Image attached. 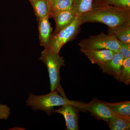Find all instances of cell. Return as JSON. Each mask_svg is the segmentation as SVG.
Wrapping results in <instances>:
<instances>
[{
    "mask_svg": "<svg viewBox=\"0 0 130 130\" xmlns=\"http://www.w3.org/2000/svg\"><path fill=\"white\" fill-rule=\"evenodd\" d=\"M79 17L83 24L100 23L106 25L108 28L130 24V10L114 6L94 8Z\"/></svg>",
    "mask_w": 130,
    "mask_h": 130,
    "instance_id": "obj_1",
    "label": "cell"
},
{
    "mask_svg": "<svg viewBox=\"0 0 130 130\" xmlns=\"http://www.w3.org/2000/svg\"><path fill=\"white\" fill-rule=\"evenodd\" d=\"M58 93L56 90L44 95H35L30 93L26 101V105L30 107L33 111H43L48 116L54 113L55 107L73 105L79 106L82 108L84 102L70 100Z\"/></svg>",
    "mask_w": 130,
    "mask_h": 130,
    "instance_id": "obj_2",
    "label": "cell"
},
{
    "mask_svg": "<svg viewBox=\"0 0 130 130\" xmlns=\"http://www.w3.org/2000/svg\"><path fill=\"white\" fill-rule=\"evenodd\" d=\"M39 59L45 64L48 71L51 91L56 90L61 95L66 96L60 84V69L65 66L63 56L44 49Z\"/></svg>",
    "mask_w": 130,
    "mask_h": 130,
    "instance_id": "obj_3",
    "label": "cell"
},
{
    "mask_svg": "<svg viewBox=\"0 0 130 130\" xmlns=\"http://www.w3.org/2000/svg\"><path fill=\"white\" fill-rule=\"evenodd\" d=\"M83 24L79 17L76 16L73 22L67 27L55 35L52 38L47 48L44 49L56 54H59L61 49L64 44L76 39L80 32Z\"/></svg>",
    "mask_w": 130,
    "mask_h": 130,
    "instance_id": "obj_4",
    "label": "cell"
},
{
    "mask_svg": "<svg viewBox=\"0 0 130 130\" xmlns=\"http://www.w3.org/2000/svg\"><path fill=\"white\" fill-rule=\"evenodd\" d=\"M80 48L93 49H108L119 52V40L113 35L102 32L81 40L78 43Z\"/></svg>",
    "mask_w": 130,
    "mask_h": 130,
    "instance_id": "obj_5",
    "label": "cell"
},
{
    "mask_svg": "<svg viewBox=\"0 0 130 130\" xmlns=\"http://www.w3.org/2000/svg\"><path fill=\"white\" fill-rule=\"evenodd\" d=\"M84 111H89L91 114L99 120L108 123L115 114L106 102L94 98L88 103H84L82 107Z\"/></svg>",
    "mask_w": 130,
    "mask_h": 130,
    "instance_id": "obj_6",
    "label": "cell"
},
{
    "mask_svg": "<svg viewBox=\"0 0 130 130\" xmlns=\"http://www.w3.org/2000/svg\"><path fill=\"white\" fill-rule=\"evenodd\" d=\"M84 111L81 107L73 105H63L59 109H54V113H58L64 116L66 130H79V112Z\"/></svg>",
    "mask_w": 130,
    "mask_h": 130,
    "instance_id": "obj_7",
    "label": "cell"
},
{
    "mask_svg": "<svg viewBox=\"0 0 130 130\" xmlns=\"http://www.w3.org/2000/svg\"><path fill=\"white\" fill-rule=\"evenodd\" d=\"M81 53L86 56L93 64L98 65L109 61L116 52L108 49L80 48Z\"/></svg>",
    "mask_w": 130,
    "mask_h": 130,
    "instance_id": "obj_8",
    "label": "cell"
},
{
    "mask_svg": "<svg viewBox=\"0 0 130 130\" xmlns=\"http://www.w3.org/2000/svg\"><path fill=\"white\" fill-rule=\"evenodd\" d=\"M124 59L120 53L116 52L108 62L98 66L103 72L112 76L119 81L120 73Z\"/></svg>",
    "mask_w": 130,
    "mask_h": 130,
    "instance_id": "obj_9",
    "label": "cell"
},
{
    "mask_svg": "<svg viewBox=\"0 0 130 130\" xmlns=\"http://www.w3.org/2000/svg\"><path fill=\"white\" fill-rule=\"evenodd\" d=\"M76 15L72 9L58 12L52 15L51 18L54 20L55 29L53 35H55L67 27L73 22Z\"/></svg>",
    "mask_w": 130,
    "mask_h": 130,
    "instance_id": "obj_10",
    "label": "cell"
},
{
    "mask_svg": "<svg viewBox=\"0 0 130 130\" xmlns=\"http://www.w3.org/2000/svg\"><path fill=\"white\" fill-rule=\"evenodd\" d=\"M48 17L37 20L40 45L46 49L48 47L53 37V28Z\"/></svg>",
    "mask_w": 130,
    "mask_h": 130,
    "instance_id": "obj_11",
    "label": "cell"
},
{
    "mask_svg": "<svg viewBox=\"0 0 130 130\" xmlns=\"http://www.w3.org/2000/svg\"><path fill=\"white\" fill-rule=\"evenodd\" d=\"M34 9L37 20L48 17L50 19V6L48 0H29Z\"/></svg>",
    "mask_w": 130,
    "mask_h": 130,
    "instance_id": "obj_12",
    "label": "cell"
},
{
    "mask_svg": "<svg viewBox=\"0 0 130 130\" xmlns=\"http://www.w3.org/2000/svg\"><path fill=\"white\" fill-rule=\"evenodd\" d=\"M108 34L113 35L120 42L130 44V24L108 28Z\"/></svg>",
    "mask_w": 130,
    "mask_h": 130,
    "instance_id": "obj_13",
    "label": "cell"
},
{
    "mask_svg": "<svg viewBox=\"0 0 130 130\" xmlns=\"http://www.w3.org/2000/svg\"><path fill=\"white\" fill-rule=\"evenodd\" d=\"M108 123L111 130H130V116L115 115Z\"/></svg>",
    "mask_w": 130,
    "mask_h": 130,
    "instance_id": "obj_14",
    "label": "cell"
},
{
    "mask_svg": "<svg viewBox=\"0 0 130 130\" xmlns=\"http://www.w3.org/2000/svg\"><path fill=\"white\" fill-rule=\"evenodd\" d=\"M50 8V18L58 12L72 9L74 0H48Z\"/></svg>",
    "mask_w": 130,
    "mask_h": 130,
    "instance_id": "obj_15",
    "label": "cell"
},
{
    "mask_svg": "<svg viewBox=\"0 0 130 130\" xmlns=\"http://www.w3.org/2000/svg\"><path fill=\"white\" fill-rule=\"evenodd\" d=\"M115 115L123 116H130V102L126 101L111 103L106 102Z\"/></svg>",
    "mask_w": 130,
    "mask_h": 130,
    "instance_id": "obj_16",
    "label": "cell"
},
{
    "mask_svg": "<svg viewBox=\"0 0 130 130\" xmlns=\"http://www.w3.org/2000/svg\"><path fill=\"white\" fill-rule=\"evenodd\" d=\"M94 0H74L72 9L77 16L83 15L93 8Z\"/></svg>",
    "mask_w": 130,
    "mask_h": 130,
    "instance_id": "obj_17",
    "label": "cell"
},
{
    "mask_svg": "<svg viewBox=\"0 0 130 130\" xmlns=\"http://www.w3.org/2000/svg\"><path fill=\"white\" fill-rule=\"evenodd\" d=\"M106 6H114L130 10V0H94L92 8Z\"/></svg>",
    "mask_w": 130,
    "mask_h": 130,
    "instance_id": "obj_18",
    "label": "cell"
},
{
    "mask_svg": "<svg viewBox=\"0 0 130 130\" xmlns=\"http://www.w3.org/2000/svg\"><path fill=\"white\" fill-rule=\"evenodd\" d=\"M119 81L126 85L130 83V58L124 59L120 73Z\"/></svg>",
    "mask_w": 130,
    "mask_h": 130,
    "instance_id": "obj_19",
    "label": "cell"
},
{
    "mask_svg": "<svg viewBox=\"0 0 130 130\" xmlns=\"http://www.w3.org/2000/svg\"><path fill=\"white\" fill-rule=\"evenodd\" d=\"M119 53L122 55L124 59L130 58V44H126L119 41Z\"/></svg>",
    "mask_w": 130,
    "mask_h": 130,
    "instance_id": "obj_20",
    "label": "cell"
},
{
    "mask_svg": "<svg viewBox=\"0 0 130 130\" xmlns=\"http://www.w3.org/2000/svg\"><path fill=\"white\" fill-rule=\"evenodd\" d=\"M11 113V109L7 105L0 102V120H7Z\"/></svg>",
    "mask_w": 130,
    "mask_h": 130,
    "instance_id": "obj_21",
    "label": "cell"
},
{
    "mask_svg": "<svg viewBox=\"0 0 130 130\" xmlns=\"http://www.w3.org/2000/svg\"><path fill=\"white\" fill-rule=\"evenodd\" d=\"M28 1H29V0H28Z\"/></svg>",
    "mask_w": 130,
    "mask_h": 130,
    "instance_id": "obj_22",
    "label": "cell"
}]
</instances>
